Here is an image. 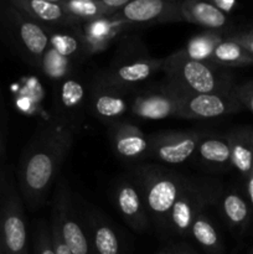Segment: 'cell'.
<instances>
[{"instance_id":"cell-1","label":"cell","mask_w":253,"mask_h":254,"mask_svg":"<svg viewBox=\"0 0 253 254\" xmlns=\"http://www.w3.org/2000/svg\"><path fill=\"white\" fill-rule=\"evenodd\" d=\"M74 135L71 128L54 119L25 148L19 165V185L22 200L31 211L46 200L71 151Z\"/></svg>"},{"instance_id":"cell-2","label":"cell","mask_w":253,"mask_h":254,"mask_svg":"<svg viewBox=\"0 0 253 254\" xmlns=\"http://www.w3.org/2000/svg\"><path fill=\"white\" fill-rule=\"evenodd\" d=\"M161 86L179 97L232 92L236 83L226 68L210 62L195 61L175 51L164 59Z\"/></svg>"},{"instance_id":"cell-3","label":"cell","mask_w":253,"mask_h":254,"mask_svg":"<svg viewBox=\"0 0 253 254\" xmlns=\"http://www.w3.org/2000/svg\"><path fill=\"white\" fill-rule=\"evenodd\" d=\"M130 175L143 198L149 218L159 230H170L171 210L188 178L154 164L133 166Z\"/></svg>"},{"instance_id":"cell-4","label":"cell","mask_w":253,"mask_h":254,"mask_svg":"<svg viewBox=\"0 0 253 254\" xmlns=\"http://www.w3.org/2000/svg\"><path fill=\"white\" fill-rule=\"evenodd\" d=\"M163 64L164 59L150 56L139 37L124 35L119 39L111 64L98 72L93 81L129 92L161 71Z\"/></svg>"},{"instance_id":"cell-5","label":"cell","mask_w":253,"mask_h":254,"mask_svg":"<svg viewBox=\"0 0 253 254\" xmlns=\"http://www.w3.org/2000/svg\"><path fill=\"white\" fill-rule=\"evenodd\" d=\"M0 22L10 45L34 68L40 69L49 45V30L10 4H0Z\"/></svg>"},{"instance_id":"cell-6","label":"cell","mask_w":253,"mask_h":254,"mask_svg":"<svg viewBox=\"0 0 253 254\" xmlns=\"http://www.w3.org/2000/svg\"><path fill=\"white\" fill-rule=\"evenodd\" d=\"M223 195L218 183L203 178H188L170 213V230L175 235H190L192 221Z\"/></svg>"},{"instance_id":"cell-7","label":"cell","mask_w":253,"mask_h":254,"mask_svg":"<svg viewBox=\"0 0 253 254\" xmlns=\"http://www.w3.org/2000/svg\"><path fill=\"white\" fill-rule=\"evenodd\" d=\"M51 220L56 222L64 243L72 254H93L84 226L77 216L66 179L61 178L54 197Z\"/></svg>"},{"instance_id":"cell-8","label":"cell","mask_w":253,"mask_h":254,"mask_svg":"<svg viewBox=\"0 0 253 254\" xmlns=\"http://www.w3.org/2000/svg\"><path fill=\"white\" fill-rule=\"evenodd\" d=\"M205 130H168L149 135L148 159L176 165L188 161L197 150Z\"/></svg>"},{"instance_id":"cell-9","label":"cell","mask_w":253,"mask_h":254,"mask_svg":"<svg viewBox=\"0 0 253 254\" xmlns=\"http://www.w3.org/2000/svg\"><path fill=\"white\" fill-rule=\"evenodd\" d=\"M87 109V89L77 76L68 77L54 86L52 112L55 121L71 128L74 133L81 129Z\"/></svg>"},{"instance_id":"cell-10","label":"cell","mask_w":253,"mask_h":254,"mask_svg":"<svg viewBox=\"0 0 253 254\" xmlns=\"http://www.w3.org/2000/svg\"><path fill=\"white\" fill-rule=\"evenodd\" d=\"M0 226L5 254H27L26 220L22 200L15 190H10L5 197Z\"/></svg>"},{"instance_id":"cell-11","label":"cell","mask_w":253,"mask_h":254,"mask_svg":"<svg viewBox=\"0 0 253 254\" xmlns=\"http://www.w3.org/2000/svg\"><path fill=\"white\" fill-rule=\"evenodd\" d=\"M133 27H135V25L129 24L121 14H117L79 24L76 26V30L87 55L91 57L104 51L112 42L123 37L124 34L126 35V32Z\"/></svg>"},{"instance_id":"cell-12","label":"cell","mask_w":253,"mask_h":254,"mask_svg":"<svg viewBox=\"0 0 253 254\" xmlns=\"http://www.w3.org/2000/svg\"><path fill=\"white\" fill-rule=\"evenodd\" d=\"M180 119H213L243 111L235 93L196 94L180 97Z\"/></svg>"},{"instance_id":"cell-13","label":"cell","mask_w":253,"mask_h":254,"mask_svg":"<svg viewBox=\"0 0 253 254\" xmlns=\"http://www.w3.org/2000/svg\"><path fill=\"white\" fill-rule=\"evenodd\" d=\"M181 98L163 86L156 91L143 92L131 98L129 112L143 121H161L166 118L180 119Z\"/></svg>"},{"instance_id":"cell-14","label":"cell","mask_w":253,"mask_h":254,"mask_svg":"<svg viewBox=\"0 0 253 254\" xmlns=\"http://www.w3.org/2000/svg\"><path fill=\"white\" fill-rule=\"evenodd\" d=\"M119 14L135 26L183 21L179 0H129Z\"/></svg>"},{"instance_id":"cell-15","label":"cell","mask_w":253,"mask_h":254,"mask_svg":"<svg viewBox=\"0 0 253 254\" xmlns=\"http://www.w3.org/2000/svg\"><path fill=\"white\" fill-rule=\"evenodd\" d=\"M128 92L92 81L88 93V106L92 114L106 126L123 121L129 112Z\"/></svg>"},{"instance_id":"cell-16","label":"cell","mask_w":253,"mask_h":254,"mask_svg":"<svg viewBox=\"0 0 253 254\" xmlns=\"http://www.w3.org/2000/svg\"><path fill=\"white\" fill-rule=\"evenodd\" d=\"M113 202L124 222L143 233L149 227V215L138 189L130 179H121L113 189Z\"/></svg>"},{"instance_id":"cell-17","label":"cell","mask_w":253,"mask_h":254,"mask_svg":"<svg viewBox=\"0 0 253 254\" xmlns=\"http://www.w3.org/2000/svg\"><path fill=\"white\" fill-rule=\"evenodd\" d=\"M108 136L113 151L118 158L126 161H140L148 159L149 135L129 122L109 124Z\"/></svg>"},{"instance_id":"cell-18","label":"cell","mask_w":253,"mask_h":254,"mask_svg":"<svg viewBox=\"0 0 253 254\" xmlns=\"http://www.w3.org/2000/svg\"><path fill=\"white\" fill-rule=\"evenodd\" d=\"M10 4L47 29H69L79 25L63 9L61 0H9Z\"/></svg>"},{"instance_id":"cell-19","label":"cell","mask_w":253,"mask_h":254,"mask_svg":"<svg viewBox=\"0 0 253 254\" xmlns=\"http://www.w3.org/2000/svg\"><path fill=\"white\" fill-rule=\"evenodd\" d=\"M83 226L94 253L122 254L121 237L103 213L94 208L86 211Z\"/></svg>"},{"instance_id":"cell-20","label":"cell","mask_w":253,"mask_h":254,"mask_svg":"<svg viewBox=\"0 0 253 254\" xmlns=\"http://www.w3.org/2000/svg\"><path fill=\"white\" fill-rule=\"evenodd\" d=\"M180 14L183 21L198 25L205 30L221 31L225 34L232 30L228 15L220 11L210 1L181 0Z\"/></svg>"},{"instance_id":"cell-21","label":"cell","mask_w":253,"mask_h":254,"mask_svg":"<svg viewBox=\"0 0 253 254\" xmlns=\"http://www.w3.org/2000/svg\"><path fill=\"white\" fill-rule=\"evenodd\" d=\"M231 149V165L245 178L253 170V126L233 128L226 134Z\"/></svg>"},{"instance_id":"cell-22","label":"cell","mask_w":253,"mask_h":254,"mask_svg":"<svg viewBox=\"0 0 253 254\" xmlns=\"http://www.w3.org/2000/svg\"><path fill=\"white\" fill-rule=\"evenodd\" d=\"M198 160L211 168H228L231 165V149L227 135L207 133L197 146Z\"/></svg>"},{"instance_id":"cell-23","label":"cell","mask_w":253,"mask_h":254,"mask_svg":"<svg viewBox=\"0 0 253 254\" xmlns=\"http://www.w3.org/2000/svg\"><path fill=\"white\" fill-rule=\"evenodd\" d=\"M208 62L222 68L243 67L253 64V56L245 47L225 36V39L215 47Z\"/></svg>"},{"instance_id":"cell-24","label":"cell","mask_w":253,"mask_h":254,"mask_svg":"<svg viewBox=\"0 0 253 254\" xmlns=\"http://www.w3.org/2000/svg\"><path fill=\"white\" fill-rule=\"evenodd\" d=\"M221 211L231 228L245 231L251 220V207L248 201L236 191L223 193L221 197Z\"/></svg>"},{"instance_id":"cell-25","label":"cell","mask_w":253,"mask_h":254,"mask_svg":"<svg viewBox=\"0 0 253 254\" xmlns=\"http://www.w3.org/2000/svg\"><path fill=\"white\" fill-rule=\"evenodd\" d=\"M225 32L213 31V30H203L198 34L193 35L185 46L178 50L179 54L195 61L208 62L215 47L225 39Z\"/></svg>"},{"instance_id":"cell-26","label":"cell","mask_w":253,"mask_h":254,"mask_svg":"<svg viewBox=\"0 0 253 254\" xmlns=\"http://www.w3.org/2000/svg\"><path fill=\"white\" fill-rule=\"evenodd\" d=\"M190 235L193 240L208 254H223V243L217 228L213 226L206 212L200 213L192 221L190 227Z\"/></svg>"},{"instance_id":"cell-27","label":"cell","mask_w":253,"mask_h":254,"mask_svg":"<svg viewBox=\"0 0 253 254\" xmlns=\"http://www.w3.org/2000/svg\"><path fill=\"white\" fill-rule=\"evenodd\" d=\"M61 4L67 14L79 24L112 16L102 5L101 0H61Z\"/></svg>"},{"instance_id":"cell-28","label":"cell","mask_w":253,"mask_h":254,"mask_svg":"<svg viewBox=\"0 0 253 254\" xmlns=\"http://www.w3.org/2000/svg\"><path fill=\"white\" fill-rule=\"evenodd\" d=\"M35 254H55L51 230L45 221L40 222L35 231Z\"/></svg>"},{"instance_id":"cell-29","label":"cell","mask_w":253,"mask_h":254,"mask_svg":"<svg viewBox=\"0 0 253 254\" xmlns=\"http://www.w3.org/2000/svg\"><path fill=\"white\" fill-rule=\"evenodd\" d=\"M236 98L242 104L243 109H248L253 114V81H246L236 84L233 88Z\"/></svg>"},{"instance_id":"cell-30","label":"cell","mask_w":253,"mask_h":254,"mask_svg":"<svg viewBox=\"0 0 253 254\" xmlns=\"http://www.w3.org/2000/svg\"><path fill=\"white\" fill-rule=\"evenodd\" d=\"M225 36L240 44L242 47H245L253 56V26L245 27V29L231 30Z\"/></svg>"},{"instance_id":"cell-31","label":"cell","mask_w":253,"mask_h":254,"mask_svg":"<svg viewBox=\"0 0 253 254\" xmlns=\"http://www.w3.org/2000/svg\"><path fill=\"white\" fill-rule=\"evenodd\" d=\"M50 230H51V240L55 254H72L69 248L64 243L63 238H62L61 233H60L59 227H57L56 222L54 220H51V223H50Z\"/></svg>"},{"instance_id":"cell-32","label":"cell","mask_w":253,"mask_h":254,"mask_svg":"<svg viewBox=\"0 0 253 254\" xmlns=\"http://www.w3.org/2000/svg\"><path fill=\"white\" fill-rule=\"evenodd\" d=\"M210 2L226 15L230 14L231 11H233L235 7L238 6V2L235 1V0H212Z\"/></svg>"},{"instance_id":"cell-33","label":"cell","mask_w":253,"mask_h":254,"mask_svg":"<svg viewBox=\"0 0 253 254\" xmlns=\"http://www.w3.org/2000/svg\"><path fill=\"white\" fill-rule=\"evenodd\" d=\"M246 189H247V196L248 202L251 203L253 208V170L251 171L250 175L246 178Z\"/></svg>"},{"instance_id":"cell-34","label":"cell","mask_w":253,"mask_h":254,"mask_svg":"<svg viewBox=\"0 0 253 254\" xmlns=\"http://www.w3.org/2000/svg\"><path fill=\"white\" fill-rule=\"evenodd\" d=\"M174 251H175V254H195L192 252V250L186 245L179 246V247Z\"/></svg>"},{"instance_id":"cell-35","label":"cell","mask_w":253,"mask_h":254,"mask_svg":"<svg viewBox=\"0 0 253 254\" xmlns=\"http://www.w3.org/2000/svg\"><path fill=\"white\" fill-rule=\"evenodd\" d=\"M0 254H5L4 245H2V236H1V226H0Z\"/></svg>"},{"instance_id":"cell-36","label":"cell","mask_w":253,"mask_h":254,"mask_svg":"<svg viewBox=\"0 0 253 254\" xmlns=\"http://www.w3.org/2000/svg\"><path fill=\"white\" fill-rule=\"evenodd\" d=\"M159 254H175V251H163V252Z\"/></svg>"},{"instance_id":"cell-37","label":"cell","mask_w":253,"mask_h":254,"mask_svg":"<svg viewBox=\"0 0 253 254\" xmlns=\"http://www.w3.org/2000/svg\"><path fill=\"white\" fill-rule=\"evenodd\" d=\"M250 254H253V252H252V253H250Z\"/></svg>"}]
</instances>
